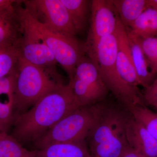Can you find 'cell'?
<instances>
[{"label":"cell","mask_w":157,"mask_h":157,"mask_svg":"<svg viewBox=\"0 0 157 157\" xmlns=\"http://www.w3.org/2000/svg\"><path fill=\"white\" fill-rule=\"evenodd\" d=\"M18 58L17 46L0 48V78L9 75L15 70Z\"/></svg>","instance_id":"22"},{"label":"cell","mask_w":157,"mask_h":157,"mask_svg":"<svg viewBox=\"0 0 157 157\" xmlns=\"http://www.w3.org/2000/svg\"><path fill=\"white\" fill-rule=\"evenodd\" d=\"M126 29L140 39L156 36L157 10L147 7L137 17L130 28Z\"/></svg>","instance_id":"18"},{"label":"cell","mask_w":157,"mask_h":157,"mask_svg":"<svg viewBox=\"0 0 157 157\" xmlns=\"http://www.w3.org/2000/svg\"><path fill=\"white\" fill-rule=\"evenodd\" d=\"M74 101L71 83H59L29 110L14 117L11 136L21 144L36 142L74 111Z\"/></svg>","instance_id":"1"},{"label":"cell","mask_w":157,"mask_h":157,"mask_svg":"<svg viewBox=\"0 0 157 157\" xmlns=\"http://www.w3.org/2000/svg\"><path fill=\"white\" fill-rule=\"evenodd\" d=\"M16 70L14 110L16 114L14 117L30 109L46 93L63 82L59 80L60 78L19 56Z\"/></svg>","instance_id":"5"},{"label":"cell","mask_w":157,"mask_h":157,"mask_svg":"<svg viewBox=\"0 0 157 157\" xmlns=\"http://www.w3.org/2000/svg\"><path fill=\"white\" fill-rule=\"evenodd\" d=\"M16 79V68L0 78V132H7L14 121Z\"/></svg>","instance_id":"13"},{"label":"cell","mask_w":157,"mask_h":157,"mask_svg":"<svg viewBox=\"0 0 157 157\" xmlns=\"http://www.w3.org/2000/svg\"><path fill=\"white\" fill-rule=\"evenodd\" d=\"M147 6L157 11V0H147Z\"/></svg>","instance_id":"27"},{"label":"cell","mask_w":157,"mask_h":157,"mask_svg":"<svg viewBox=\"0 0 157 157\" xmlns=\"http://www.w3.org/2000/svg\"><path fill=\"white\" fill-rule=\"evenodd\" d=\"M156 37H157V36H156Z\"/></svg>","instance_id":"28"},{"label":"cell","mask_w":157,"mask_h":157,"mask_svg":"<svg viewBox=\"0 0 157 157\" xmlns=\"http://www.w3.org/2000/svg\"><path fill=\"white\" fill-rule=\"evenodd\" d=\"M121 157H146L128 147L123 153Z\"/></svg>","instance_id":"25"},{"label":"cell","mask_w":157,"mask_h":157,"mask_svg":"<svg viewBox=\"0 0 157 157\" xmlns=\"http://www.w3.org/2000/svg\"><path fill=\"white\" fill-rule=\"evenodd\" d=\"M69 82L74 94V110L104 101L109 94L95 64L87 56H82L78 62Z\"/></svg>","instance_id":"7"},{"label":"cell","mask_w":157,"mask_h":157,"mask_svg":"<svg viewBox=\"0 0 157 157\" xmlns=\"http://www.w3.org/2000/svg\"><path fill=\"white\" fill-rule=\"evenodd\" d=\"M0 157H37L36 151H30L7 132H0Z\"/></svg>","instance_id":"19"},{"label":"cell","mask_w":157,"mask_h":157,"mask_svg":"<svg viewBox=\"0 0 157 157\" xmlns=\"http://www.w3.org/2000/svg\"><path fill=\"white\" fill-rule=\"evenodd\" d=\"M95 107V119L86 139L91 156L121 157L129 147L125 129L130 112L107 98Z\"/></svg>","instance_id":"2"},{"label":"cell","mask_w":157,"mask_h":157,"mask_svg":"<svg viewBox=\"0 0 157 157\" xmlns=\"http://www.w3.org/2000/svg\"><path fill=\"white\" fill-rule=\"evenodd\" d=\"M140 43L150 69L157 75V37L140 39Z\"/></svg>","instance_id":"23"},{"label":"cell","mask_w":157,"mask_h":157,"mask_svg":"<svg viewBox=\"0 0 157 157\" xmlns=\"http://www.w3.org/2000/svg\"><path fill=\"white\" fill-rule=\"evenodd\" d=\"M117 41L116 67L124 81L135 88L140 86L132 61L126 29L118 16L114 33Z\"/></svg>","instance_id":"11"},{"label":"cell","mask_w":157,"mask_h":157,"mask_svg":"<svg viewBox=\"0 0 157 157\" xmlns=\"http://www.w3.org/2000/svg\"><path fill=\"white\" fill-rule=\"evenodd\" d=\"M67 10L77 33L84 29L87 17L89 1L86 0H61Z\"/></svg>","instance_id":"20"},{"label":"cell","mask_w":157,"mask_h":157,"mask_svg":"<svg viewBox=\"0 0 157 157\" xmlns=\"http://www.w3.org/2000/svg\"><path fill=\"white\" fill-rule=\"evenodd\" d=\"M133 64L140 86L145 88L153 82L157 75L149 67L140 43V39L126 29Z\"/></svg>","instance_id":"15"},{"label":"cell","mask_w":157,"mask_h":157,"mask_svg":"<svg viewBox=\"0 0 157 157\" xmlns=\"http://www.w3.org/2000/svg\"><path fill=\"white\" fill-rule=\"evenodd\" d=\"M112 2L119 18L126 28H130L147 8V0H112Z\"/></svg>","instance_id":"17"},{"label":"cell","mask_w":157,"mask_h":157,"mask_svg":"<svg viewBox=\"0 0 157 157\" xmlns=\"http://www.w3.org/2000/svg\"><path fill=\"white\" fill-rule=\"evenodd\" d=\"M21 2L18 1L15 5L21 25L33 32L48 47L71 81L78 62L84 56L83 45L75 36L57 33L47 28L32 17L27 10L21 6Z\"/></svg>","instance_id":"4"},{"label":"cell","mask_w":157,"mask_h":157,"mask_svg":"<svg viewBox=\"0 0 157 157\" xmlns=\"http://www.w3.org/2000/svg\"><path fill=\"white\" fill-rule=\"evenodd\" d=\"M144 89L143 94L144 104L153 106L157 109V76L154 81Z\"/></svg>","instance_id":"24"},{"label":"cell","mask_w":157,"mask_h":157,"mask_svg":"<svg viewBox=\"0 0 157 157\" xmlns=\"http://www.w3.org/2000/svg\"><path fill=\"white\" fill-rule=\"evenodd\" d=\"M17 2L15 0H0V11L11 8Z\"/></svg>","instance_id":"26"},{"label":"cell","mask_w":157,"mask_h":157,"mask_svg":"<svg viewBox=\"0 0 157 157\" xmlns=\"http://www.w3.org/2000/svg\"><path fill=\"white\" fill-rule=\"evenodd\" d=\"M16 3L11 8L0 11V48L16 47L22 37Z\"/></svg>","instance_id":"14"},{"label":"cell","mask_w":157,"mask_h":157,"mask_svg":"<svg viewBox=\"0 0 157 157\" xmlns=\"http://www.w3.org/2000/svg\"><path fill=\"white\" fill-rule=\"evenodd\" d=\"M95 116V104L78 108L59 121L35 145L41 149L54 144L85 142Z\"/></svg>","instance_id":"6"},{"label":"cell","mask_w":157,"mask_h":157,"mask_svg":"<svg viewBox=\"0 0 157 157\" xmlns=\"http://www.w3.org/2000/svg\"><path fill=\"white\" fill-rule=\"evenodd\" d=\"M32 17L51 30L75 36L77 33L61 0L22 1Z\"/></svg>","instance_id":"8"},{"label":"cell","mask_w":157,"mask_h":157,"mask_svg":"<svg viewBox=\"0 0 157 157\" xmlns=\"http://www.w3.org/2000/svg\"><path fill=\"white\" fill-rule=\"evenodd\" d=\"M21 26L22 36L17 46L20 57L60 78L56 71L57 63L50 49L33 32Z\"/></svg>","instance_id":"10"},{"label":"cell","mask_w":157,"mask_h":157,"mask_svg":"<svg viewBox=\"0 0 157 157\" xmlns=\"http://www.w3.org/2000/svg\"><path fill=\"white\" fill-rule=\"evenodd\" d=\"M117 41L115 33L102 38L89 57L94 62L103 82L122 106L128 109L137 104H145L143 94L124 81L116 67Z\"/></svg>","instance_id":"3"},{"label":"cell","mask_w":157,"mask_h":157,"mask_svg":"<svg viewBox=\"0 0 157 157\" xmlns=\"http://www.w3.org/2000/svg\"><path fill=\"white\" fill-rule=\"evenodd\" d=\"M118 15L112 0L91 1V19L86 42L83 45L85 54L90 55L102 38L114 34Z\"/></svg>","instance_id":"9"},{"label":"cell","mask_w":157,"mask_h":157,"mask_svg":"<svg viewBox=\"0 0 157 157\" xmlns=\"http://www.w3.org/2000/svg\"><path fill=\"white\" fill-rule=\"evenodd\" d=\"M36 152L37 157H91L86 141L54 144Z\"/></svg>","instance_id":"16"},{"label":"cell","mask_w":157,"mask_h":157,"mask_svg":"<svg viewBox=\"0 0 157 157\" xmlns=\"http://www.w3.org/2000/svg\"><path fill=\"white\" fill-rule=\"evenodd\" d=\"M125 131L127 141L131 148L144 156L157 157V140L130 113Z\"/></svg>","instance_id":"12"},{"label":"cell","mask_w":157,"mask_h":157,"mask_svg":"<svg viewBox=\"0 0 157 157\" xmlns=\"http://www.w3.org/2000/svg\"><path fill=\"white\" fill-rule=\"evenodd\" d=\"M133 117L140 122L157 140V113L145 104H137L128 109Z\"/></svg>","instance_id":"21"}]
</instances>
